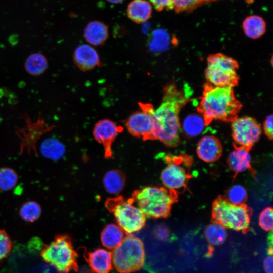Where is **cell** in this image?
<instances>
[{"mask_svg":"<svg viewBox=\"0 0 273 273\" xmlns=\"http://www.w3.org/2000/svg\"><path fill=\"white\" fill-rule=\"evenodd\" d=\"M189 98L184 91L174 83L166 85L159 106L150 112L154 123V140H158L168 147H174L179 142L181 124L179 113L188 101Z\"/></svg>","mask_w":273,"mask_h":273,"instance_id":"1","label":"cell"},{"mask_svg":"<svg viewBox=\"0 0 273 273\" xmlns=\"http://www.w3.org/2000/svg\"><path fill=\"white\" fill-rule=\"evenodd\" d=\"M242 107L233 87L215 86L207 83L197 110L207 125L214 120L232 121L237 117Z\"/></svg>","mask_w":273,"mask_h":273,"instance_id":"2","label":"cell"},{"mask_svg":"<svg viewBox=\"0 0 273 273\" xmlns=\"http://www.w3.org/2000/svg\"><path fill=\"white\" fill-rule=\"evenodd\" d=\"M173 192L162 187L147 186L135 190L130 199L146 216L153 219L166 218L175 200Z\"/></svg>","mask_w":273,"mask_h":273,"instance_id":"3","label":"cell"},{"mask_svg":"<svg viewBox=\"0 0 273 273\" xmlns=\"http://www.w3.org/2000/svg\"><path fill=\"white\" fill-rule=\"evenodd\" d=\"M40 255L44 261L53 266L59 273L78 270V255L73 249L72 238L67 234L55 236L50 243L42 246Z\"/></svg>","mask_w":273,"mask_h":273,"instance_id":"4","label":"cell"},{"mask_svg":"<svg viewBox=\"0 0 273 273\" xmlns=\"http://www.w3.org/2000/svg\"><path fill=\"white\" fill-rule=\"evenodd\" d=\"M114 266L120 273H131L140 269L144 263L145 250L142 241L128 234L112 253Z\"/></svg>","mask_w":273,"mask_h":273,"instance_id":"5","label":"cell"},{"mask_svg":"<svg viewBox=\"0 0 273 273\" xmlns=\"http://www.w3.org/2000/svg\"><path fill=\"white\" fill-rule=\"evenodd\" d=\"M238 68V62L230 57L222 53L210 55L205 71L207 83L215 86L233 88L239 83Z\"/></svg>","mask_w":273,"mask_h":273,"instance_id":"6","label":"cell"},{"mask_svg":"<svg viewBox=\"0 0 273 273\" xmlns=\"http://www.w3.org/2000/svg\"><path fill=\"white\" fill-rule=\"evenodd\" d=\"M133 204L130 198L126 200L121 196L108 199L105 203L118 226L129 234L142 230L146 225V216Z\"/></svg>","mask_w":273,"mask_h":273,"instance_id":"7","label":"cell"},{"mask_svg":"<svg viewBox=\"0 0 273 273\" xmlns=\"http://www.w3.org/2000/svg\"><path fill=\"white\" fill-rule=\"evenodd\" d=\"M212 218L215 222L225 228L246 232L250 223V212L244 205L233 204L222 197L218 198L212 206Z\"/></svg>","mask_w":273,"mask_h":273,"instance_id":"8","label":"cell"},{"mask_svg":"<svg viewBox=\"0 0 273 273\" xmlns=\"http://www.w3.org/2000/svg\"><path fill=\"white\" fill-rule=\"evenodd\" d=\"M231 122L232 136L238 147L248 149L259 140L262 129L254 118L236 117Z\"/></svg>","mask_w":273,"mask_h":273,"instance_id":"9","label":"cell"},{"mask_svg":"<svg viewBox=\"0 0 273 273\" xmlns=\"http://www.w3.org/2000/svg\"><path fill=\"white\" fill-rule=\"evenodd\" d=\"M141 110L131 114L126 120V127L132 135L143 140H154V123L150 112L152 105L139 103Z\"/></svg>","mask_w":273,"mask_h":273,"instance_id":"10","label":"cell"},{"mask_svg":"<svg viewBox=\"0 0 273 273\" xmlns=\"http://www.w3.org/2000/svg\"><path fill=\"white\" fill-rule=\"evenodd\" d=\"M183 164L177 157L168 161L160 175L161 180L166 189L174 192L186 186L189 175Z\"/></svg>","mask_w":273,"mask_h":273,"instance_id":"11","label":"cell"},{"mask_svg":"<svg viewBox=\"0 0 273 273\" xmlns=\"http://www.w3.org/2000/svg\"><path fill=\"white\" fill-rule=\"evenodd\" d=\"M122 130V127L107 119L99 120L95 124L93 135L98 142L103 145L106 158H112V145L118 133Z\"/></svg>","mask_w":273,"mask_h":273,"instance_id":"12","label":"cell"},{"mask_svg":"<svg viewBox=\"0 0 273 273\" xmlns=\"http://www.w3.org/2000/svg\"><path fill=\"white\" fill-rule=\"evenodd\" d=\"M221 145L216 137L207 135L202 137L198 142L196 152L198 157L206 162H213L221 156Z\"/></svg>","mask_w":273,"mask_h":273,"instance_id":"13","label":"cell"},{"mask_svg":"<svg viewBox=\"0 0 273 273\" xmlns=\"http://www.w3.org/2000/svg\"><path fill=\"white\" fill-rule=\"evenodd\" d=\"M75 64L82 71H88L100 66L101 62L96 50L92 46L83 44L78 46L73 54Z\"/></svg>","mask_w":273,"mask_h":273,"instance_id":"14","label":"cell"},{"mask_svg":"<svg viewBox=\"0 0 273 273\" xmlns=\"http://www.w3.org/2000/svg\"><path fill=\"white\" fill-rule=\"evenodd\" d=\"M84 257L95 273H109L112 268V253L104 249L85 252Z\"/></svg>","mask_w":273,"mask_h":273,"instance_id":"15","label":"cell"},{"mask_svg":"<svg viewBox=\"0 0 273 273\" xmlns=\"http://www.w3.org/2000/svg\"><path fill=\"white\" fill-rule=\"evenodd\" d=\"M251 156L248 149L237 147L229 154L228 159L230 168L236 173L248 170L251 167Z\"/></svg>","mask_w":273,"mask_h":273,"instance_id":"16","label":"cell"},{"mask_svg":"<svg viewBox=\"0 0 273 273\" xmlns=\"http://www.w3.org/2000/svg\"><path fill=\"white\" fill-rule=\"evenodd\" d=\"M108 26L99 21L89 22L84 30V37L90 44L99 46L103 45L108 37Z\"/></svg>","mask_w":273,"mask_h":273,"instance_id":"17","label":"cell"},{"mask_svg":"<svg viewBox=\"0 0 273 273\" xmlns=\"http://www.w3.org/2000/svg\"><path fill=\"white\" fill-rule=\"evenodd\" d=\"M152 12L151 5L147 0H132L126 10L128 17L136 23L147 21L151 17Z\"/></svg>","mask_w":273,"mask_h":273,"instance_id":"18","label":"cell"},{"mask_svg":"<svg viewBox=\"0 0 273 273\" xmlns=\"http://www.w3.org/2000/svg\"><path fill=\"white\" fill-rule=\"evenodd\" d=\"M266 28L265 21L258 15L249 16L243 22V29L245 35L253 39L261 37L265 33Z\"/></svg>","mask_w":273,"mask_h":273,"instance_id":"19","label":"cell"},{"mask_svg":"<svg viewBox=\"0 0 273 273\" xmlns=\"http://www.w3.org/2000/svg\"><path fill=\"white\" fill-rule=\"evenodd\" d=\"M123 236V231L121 228L114 224H109L103 229L100 238L104 247L113 249L121 243Z\"/></svg>","mask_w":273,"mask_h":273,"instance_id":"20","label":"cell"},{"mask_svg":"<svg viewBox=\"0 0 273 273\" xmlns=\"http://www.w3.org/2000/svg\"><path fill=\"white\" fill-rule=\"evenodd\" d=\"M125 180V176L121 171L114 169L106 173L103 178V184L108 193L117 194L123 190Z\"/></svg>","mask_w":273,"mask_h":273,"instance_id":"21","label":"cell"},{"mask_svg":"<svg viewBox=\"0 0 273 273\" xmlns=\"http://www.w3.org/2000/svg\"><path fill=\"white\" fill-rule=\"evenodd\" d=\"M40 150L44 157L53 160L61 159L65 152L63 143L53 138L45 139L40 145Z\"/></svg>","mask_w":273,"mask_h":273,"instance_id":"22","label":"cell"},{"mask_svg":"<svg viewBox=\"0 0 273 273\" xmlns=\"http://www.w3.org/2000/svg\"><path fill=\"white\" fill-rule=\"evenodd\" d=\"M47 67V60L44 55L40 53H34L29 55L25 63L26 71L34 76L42 74Z\"/></svg>","mask_w":273,"mask_h":273,"instance_id":"23","label":"cell"},{"mask_svg":"<svg viewBox=\"0 0 273 273\" xmlns=\"http://www.w3.org/2000/svg\"><path fill=\"white\" fill-rule=\"evenodd\" d=\"M206 126L205 120L202 117L192 115L186 117L181 126L185 133L191 137H195L200 135Z\"/></svg>","mask_w":273,"mask_h":273,"instance_id":"24","label":"cell"},{"mask_svg":"<svg viewBox=\"0 0 273 273\" xmlns=\"http://www.w3.org/2000/svg\"><path fill=\"white\" fill-rule=\"evenodd\" d=\"M204 235L211 245H219L222 244L226 239L227 232L222 225L213 222L205 228Z\"/></svg>","mask_w":273,"mask_h":273,"instance_id":"25","label":"cell"},{"mask_svg":"<svg viewBox=\"0 0 273 273\" xmlns=\"http://www.w3.org/2000/svg\"><path fill=\"white\" fill-rule=\"evenodd\" d=\"M41 212L40 205L36 201L30 200L22 205L19 214L24 221L32 223L39 218Z\"/></svg>","mask_w":273,"mask_h":273,"instance_id":"26","label":"cell"},{"mask_svg":"<svg viewBox=\"0 0 273 273\" xmlns=\"http://www.w3.org/2000/svg\"><path fill=\"white\" fill-rule=\"evenodd\" d=\"M18 181L17 173L9 167L0 168V190L8 191L14 188Z\"/></svg>","mask_w":273,"mask_h":273,"instance_id":"27","label":"cell"},{"mask_svg":"<svg viewBox=\"0 0 273 273\" xmlns=\"http://www.w3.org/2000/svg\"><path fill=\"white\" fill-rule=\"evenodd\" d=\"M247 198V191L242 185L235 184L232 186L226 194V200L236 205H244Z\"/></svg>","mask_w":273,"mask_h":273,"instance_id":"28","label":"cell"},{"mask_svg":"<svg viewBox=\"0 0 273 273\" xmlns=\"http://www.w3.org/2000/svg\"><path fill=\"white\" fill-rule=\"evenodd\" d=\"M207 0H172L173 9L176 12L192 11Z\"/></svg>","mask_w":273,"mask_h":273,"instance_id":"29","label":"cell"},{"mask_svg":"<svg viewBox=\"0 0 273 273\" xmlns=\"http://www.w3.org/2000/svg\"><path fill=\"white\" fill-rule=\"evenodd\" d=\"M259 224L266 231H271L273 226V211L270 207L263 209L259 215Z\"/></svg>","mask_w":273,"mask_h":273,"instance_id":"30","label":"cell"},{"mask_svg":"<svg viewBox=\"0 0 273 273\" xmlns=\"http://www.w3.org/2000/svg\"><path fill=\"white\" fill-rule=\"evenodd\" d=\"M12 247V242L7 233L0 229V261L6 258L10 253Z\"/></svg>","mask_w":273,"mask_h":273,"instance_id":"31","label":"cell"},{"mask_svg":"<svg viewBox=\"0 0 273 273\" xmlns=\"http://www.w3.org/2000/svg\"><path fill=\"white\" fill-rule=\"evenodd\" d=\"M157 11L173 9L172 0H149Z\"/></svg>","mask_w":273,"mask_h":273,"instance_id":"32","label":"cell"},{"mask_svg":"<svg viewBox=\"0 0 273 273\" xmlns=\"http://www.w3.org/2000/svg\"><path fill=\"white\" fill-rule=\"evenodd\" d=\"M263 129L266 135L271 139L273 135V118L272 114L266 117L263 124Z\"/></svg>","mask_w":273,"mask_h":273,"instance_id":"33","label":"cell"},{"mask_svg":"<svg viewBox=\"0 0 273 273\" xmlns=\"http://www.w3.org/2000/svg\"><path fill=\"white\" fill-rule=\"evenodd\" d=\"M155 235L158 239L162 241H166L170 237V234L168 229L163 226L158 228L156 231Z\"/></svg>","mask_w":273,"mask_h":273,"instance_id":"34","label":"cell"},{"mask_svg":"<svg viewBox=\"0 0 273 273\" xmlns=\"http://www.w3.org/2000/svg\"><path fill=\"white\" fill-rule=\"evenodd\" d=\"M272 256L269 255L264 260V267L266 273H272Z\"/></svg>","mask_w":273,"mask_h":273,"instance_id":"35","label":"cell"},{"mask_svg":"<svg viewBox=\"0 0 273 273\" xmlns=\"http://www.w3.org/2000/svg\"><path fill=\"white\" fill-rule=\"evenodd\" d=\"M214 248L211 245H209L208 247V250L206 254V256L207 257H210L212 256L214 252Z\"/></svg>","mask_w":273,"mask_h":273,"instance_id":"36","label":"cell"},{"mask_svg":"<svg viewBox=\"0 0 273 273\" xmlns=\"http://www.w3.org/2000/svg\"><path fill=\"white\" fill-rule=\"evenodd\" d=\"M108 2L112 4H118L123 2L124 0H107Z\"/></svg>","mask_w":273,"mask_h":273,"instance_id":"37","label":"cell"},{"mask_svg":"<svg viewBox=\"0 0 273 273\" xmlns=\"http://www.w3.org/2000/svg\"><path fill=\"white\" fill-rule=\"evenodd\" d=\"M79 273H92V272L87 268H82L81 269Z\"/></svg>","mask_w":273,"mask_h":273,"instance_id":"38","label":"cell"}]
</instances>
